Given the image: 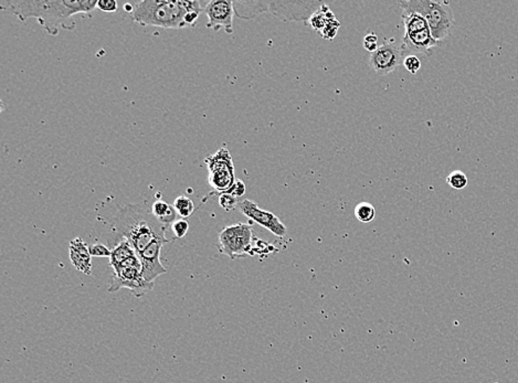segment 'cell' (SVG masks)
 I'll return each mask as SVG.
<instances>
[{
	"label": "cell",
	"instance_id": "cell-18",
	"mask_svg": "<svg viewBox=\"0 0 518 383\" xmlns=\"http://www.w3.org/2000/svg\"><path fill=\"white\" fill-rule=\"evenodd\" d=\"M152 213L156 219L161 221L164 225H169V223L176 221V210L174 206H169L167 202L159 200L154 203L152 207Z\"/></svg>",
	"mask_w": 518,
	"mask_h": 383
},
{
	"label": "cell",
	"instance_id": "cell-12",
	"mask_svg": "<svg viewBox=\"0 0 518 383\" xmlns=\"http://www.w3.org/2000/svg\"><path fill=\"white\" fill-rule=\"evenodd\" d=\"M168 241V239L155 240L145 250L142 251L141 253L137 254L142 264V274L144 279L149 283H155L157 277L167 272L161 262V252L164 244Z\"/></svg>",
	"mask_w": 518,
	"mask_h": 383
},
{
	"label": "cell",
	"instance_id": "cell-9",
	"mask_svg": "<svg viewBox=\"0 0 518 383\" xmlns=\"http://www.w3.org/2000/svg\"><path fill=\"white\" fill-rule=\"evenodd\" d=\"M404 59L400 46L393 40L378 46L375 52L370 54L369 63L378 75H387L396 71L397 68L404 63Z\"/></svg>",
	"mask_w": 518,
	"mask_h": 383
},
{
	"label": "cell",
	"instance_id": "cell-13",
	"mask_svg": "<svg viewBox=\"0 0 518 383\" xmlns=\"http://www.w3.org/2000/svg\"><path fill=\"white\" fill-rule=\"evenodd\" d=\"M438 46H440V42L433 38L429 28L414 34H405L400 48L406 58L408 56H414V54L426 56L431 54L432 50Z\"/></svg>",
	"mask_w": 518,
	"mask_h": 383
},
{
	"label": "cell",
	"instance_id": "cell-24",
	"mask_svg": "<svg viewBox=\"0 0 518 383\" xmlns=\"http://www.w3.org/2000/svg\"><path fill=\"white\" fill-rule=\"evenodd\" d=\"M90 254L92 258H110L112 250L101 244V243H95V244H91L89 246Z\"/></svg>",
	"mask_w": 518,
	"mask_h": 383
},
{
	"label": "cell",
	"instance_id": "cell-29",
	"mask_svg": "<svg viewBox=\"0 0 518 383\" xmlns=\"http://www.w3.org/2000/svg\"><path fill=\"white\" fill-rule=\"evenodd\" d=\"M97 8L103 13H116L118 3L115 0H99Z\"/></svg>",
	"mask_w": 518,
	"mask_h": 383
},
{
	"label": "cell",
	"instance_id": "cell-15",
	"mask_svg": "<svg viewBox=\"0 0 518 383\" xmlns=\"http://www.w3.org/2000/svg\"><path fill=\"white\" fill-rule=\"evenodd\" d=\"M269 1L270 0H257V1H233V11L238 18L254 19L261 13H269Z\"/></svg>",
	"mask_w": 518,
	"mask_h": 383
},
{
	"label": "cell",
	"instance_id": "cell-27",
	"mask_svg": "<svg viewBox=\"0 0 518 383\" xmlns=\"http://www.w3.org/2000/svg\"><path fill=\"white\" fill-rule=\"evenodd\" d=\"M404 65L411 75H417L419 70L421 69V61L417 56H408L404 59Z\"/></svg>",
	"mask_w": 518,
	"mask_h": 383
},
{
	"label": "cell",
	"instance_id": "cell-20",
	"mask_svg": "<svg viewBox=\"0 0 518 383\" xmlns=\"http://www.w3.org/2000/svg\"><path fill=\"white\" fill-rule=\"evenodd\" d=\"M355 217L358 221L369 223L375 219L376 209L369 202H360L355 208Z\"/></svg>",
	"mask_w": 518,
	"mask_h": 383
},
{
	"label": "cell",
	"instance_id": "cell-21",
	"mask_svg": "<svg viewBox=\"0 0 518 383\" xmlns=\"http://www.w3.org/2000/svg\"><path fill=\"white\" fill-rule=\"evenodd\" d=\"M173 206H174L176 213L180 217H183V219L190 217L195 211L194 202L186 196H180V197L176 198Z\"/></svg>",
	"mask_w": 518,
	"mask_h": 383
},
{
	"label": "cell",
	"instance_id": "cell-3",
	"mask_svg": "<svg viewBox=\"0 0 518 383\" xmlns=\"http://www.w3.org/2000/svg\"><path fill=\"white\" fill-rule=\"evenodd\" d=\"M207 3L198 0H143L133 4V21L142 27L165 29L187 28L185 17L189 11L202 13Z\"/></svg>",
	"mask_w": 518,
	"mask_h": 383
},
{
	"label": "cell",
	"instance_id": "cell-17",
	"mask_svg": "<svg viewBox=\"0 0 518 383\" xmlns=\"http://www.w3.org/2000/svg\"><path fill=\"white\" fill-rule=\"evenodd\" d=\"M335 19H336V17H335L334 13H332L330 8L327 7L326 5H323L314 15H312L311 19L305 25L311 27V28L314 29L315 31L321 34L327 23H330V21L335 20Z\"/></svg>",
	"mask_w": 518,
	"mask_h": 383
},
{
	"label": "cell",
	"instance_id": "cell-25",
	"mask_svg": "<svg viewBox=\"0 0 518 383\" xmlns=\"http://www.w3.org/2000/svg\"><path fill=\"white\" fill-rule=\"evenodd\" d=\"M171 230L174 232L175 237L177 239H183L185 235L188 233L189 223L186 219L176 220L175 222L171 225Z\"/></svg>",
	"mask_w": 518,
	"mask_h": 383
},
{
	"label": "cell",
	"instance_id": "cell-1",
	"mask_svg": "<svg viewBox=\"0 0 518 383\" xmlns=\"http://www.w3.org/2000/svg\"><path fill=\"white\" fill-rule=\"evenodd\" d=\"M97 3V0H0V7L20 21L36 18L49 34L58 36L61 29L75 28L74 15H89Z\"/></svg>",
	"mask_w": 518,
	"mask_h": 383
},
{
	"label": "cell",
	"instance_id": "cell-30",
	"mask_svg": "<svg viewBox=\"0 0 518 383\" xmlns=\"http://www.w3.org/2000/svg\"><path fill=\"white\" fill-rule=\"evenodd\" d=\"M245 190H247V188H245V182L237 179L233 186L225 194H233V197L239 198L242 197L243 194H245Z\"/></svg>",
	"mask_w": 518,
	"mask_h": 383
},
{
	"label": "cell",
	"instance_id": "cell-31",
	"mask_svg": "<svg viewBox=\"0 0 518 383\" xmlns=\"http://www.w3.org/2000/svg\"><path fill=\"white\" fill-rule=\"evenodd\" d=\"M124 9H125L128 13H133V9L134 6L133 4H126L125 6H124Z\"/></svg>",
	"mask_w": 518,
	"mask_h": 383
},
{
	"label": "cell",
	"instance_id": "cell-4",
	"mask_svg": "<svg viewBox=\"0 0 518 383\" xmlns=\"http://www.w3.org/2000/svg\"><path fill=\"white\" fill-rule=\"evenodd\" d=\"M399 6L404 13H417L424 15L429 23L432 36L441 44L455 27L453 11L449 1L441 0H401Z\"/></svg>",
	"mask_w": 518,
	"mask_h": 383
},
{
	"label": "cell",
	"instance_id": "cell-14",
	"mask_svg": "<svg viewBox=\"0 0 518 383\" xmlns=\"http://www.w3.org/2000/svg\"><path fill=\"white\" fill-rule=\"evenodd\" d=\"M70 260L78 271L85 275L92 273V256L90 254L89 246L81 238H75L70 242Z\"/></svg>",
	"mask_w": 518,
	"mask_h": 383
},
{
	"label": "cell",
	"instance_id": "cell-19",
	"mask_svg": "<svg viewBox=\"0 0 518 383\" xmlns=\"http://www.w3.org/2000/svg\"><path fill=\"white\" fill-rule=\"evenodd\" d=\"M402 20H404L405 30H406L405 34H414V32L429 29V23L426 19L424 15L417 13H402Z\"/></svg>",
	"mask_w": 518,
	"mask_h": 383
},
{
	"label": "cell",
	"instance_id": "cell-6",
	"mask_svg": "<svg viewBox=\"0 0 518 383\" xmlns=\"http://www.w3.org/2000/svg\"><path fill=\"white\" fill-rule=\"evenodd\" d=\"M254 240L252 227L247 223L226 227L219 234V250L230 258H245L253 254Z\"/></svg>",
	"mask_w": 518,
	"mask_h": 383
},
{
	"label": "cell",
	"instance_id": "cell-11",
	"mask_svg": "<svg viewBox=\"0 0 518 383\" xmlns=\"http://www.w3.org/2000/svg\"><path fill=\"white\" fill-rule=\"evenodd\" d=\"M239 208L245 217L253 222L258 223L261 227H266V230L273 233L278 238H284L288 233V229L281 222V220L278 219L274 213L259 208L256 202L252 200H243L239 203Z\"/></svg>",
	"mask_w": 518,
	"mask_h": 383
},
{
	"label": "cell",
	"instance_id": "cell-7",
	"mask_svg": "<svg viewBox=\"0 0 518 383\" xmlns=\"http://www.w3.org/2000/svg\"><path fill=\"white\" fill-rule=\"evenodd\" d=\"M206 164L209 170L210 186L220 192L225 194L235 184V166L233 158L227 149H220L215 155L206 159Z\"/></svg>",
	"mask_w": 518,
	"mask_h": 383
},
{
	"label": "cell",
	"instance_id": "cell-23",
	"mask_svg": "<svg viewBox=\"0 0 518 383\" xmlns=\"http://www.w3.org/2000/svg\"><path fill=\"white\" fill-rule=\"evenodd\" d=\"M238 203H240V202L238 201V198L233 197V194H220V207H221L222 209H225L228 213L235 210V208H237Z\"/></svg>",
	"mask_w": 518,
	"mask_h": 383
},
{
	"label": "cell",
	"instance_id": "cell-28",
	"mask_svg": "<svg viewBox=\"0 0 518 383\" xmlns=\"http://www.w3.org/2000/svg\"><path fill=\"white\" fill-rule=\"evenodd\" d=\"M364 48L370 54H373L378 49V37L374 32H369L364 37Z\"/></svg>",
	"mask_w": 518,
	"mask_h": 383
},
{
	"label": "cell",
	"instance_id": "cell-26",
	"mask_svg": "<svg viewBox=\"0 0 518 383\" xmlns=\"http://www.w3.org/2000/svg\"><path fill=\"white\" fill-rule=\"evenodd\" d=\"M340 27V21L335 19V20L330 21V23H327L325 28L323 29L322 32L319 34H321L323 38L326 39V40H333V39L336 37L337 31H338Z\"/></svg>",
	"mask_w": 518,
	"mask_h": 383
},
{
	"label": "cell",
	"instance_id": "cell-2",
	"mask_svg": "<svg viewBox=\"0 0 518 383\" xmlns=\"http://www.w3.org/2000/svg\"><path fill=\"white\" fill-rule=\"evenodd\" d=\"M113 227L121 238L130 241L137 256L154 241L167 239L168 225L161 223L141 205L128 203L118 208V215L113 218Z\"/></svg>",
	"mask_w": 518,
	"mask_h": 383
},
{
	"label": "cell",
	"instance_id": "cell-22",
	"mask_svg": "<svg viewBox=\"0 0 518 383\" xmlns=\"http://www.w3.org/2000/svg\"><path fill=\"white\" fill-rule=\"evenodd\" d=\"M447 182L453 189L462 190L467 186L469 180L463 171L455 170L448 176Z\"/></svg>",
	"mask_w": 518,
	"mask_h": 383
},
{
	"label": "cell",
	"instance_id": "cell-10",
	"mask_svg": "<svg viewBox=\"0 0 518 383\" xmlns=\"http://www.w3.org/2000/svg\"><path fill=\"white\" fill-rule=\"evenodd\" d=\"M204 13L207 15V28L219 31L220 29L228 34H233V0H211L208 1L204 8Z\"/></svg>",
	"mask_w": 518,
	"mask_h": 383
},
{
	"label": "cell",
	"instance_id": "cell-16",
	"mask_svg": "<svg viewBox=\"0 0 518 383\" xmlns=\"http://www.w3.org/2000/svg\"><path fill=\"white\" fill-rule=\"evenodd\" d=\"M136 256L135 250L130 244V241L126 239H122L116 246L113 248L112 253L110 256L111 268H114L116 266L125 262L128 258H133Z\"/></svg>",
	"mask_w": 518,
	"mask_h": 383
},
{
	"label": "cell",
	"instance_id": "cell-5",
	"mask_svg": "<svg viewBox=\"0 0 518 383\" xmlns=\"http://www.w3.org/2000/svg\"><path fill=\"white\" fill-rule=\"evenodd\" d=\"M155 283H149L144 279L141 262L135 256L113 268L112 282L109 287V291L114 293L121 289H128L134 296L141 299L148 291H153Z\"/></svg>",
	"mask_w": 518,
	"mask_h": 383
},
{
	"label": "cell",
	"instance_id": "cell-8",
	"mask_svg": "<svg viewBox=\"0 0 518 383\" xmlns=\"http://www.w3.org/2000/svg\"><path fill=\"white\" fill-rule=\"evenodd\" d=\"M323 5L324 4L317 0H273L269 1V13L276 17H283L285 20L307 23Z\"/></svg>",
	"mask_w": 518,
	"mask_h": 383
}]
</instances>
